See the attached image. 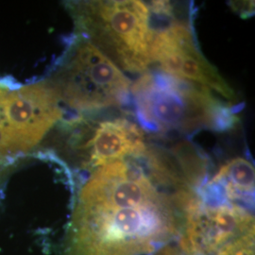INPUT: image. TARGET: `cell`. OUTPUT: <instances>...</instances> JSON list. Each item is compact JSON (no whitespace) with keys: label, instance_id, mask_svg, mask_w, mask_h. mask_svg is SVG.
<instances>
[{"label":"cell","instance_id":"obj_1","mask_svg":"<svg viewBox=\"0 0 255 255\" xmlns=\"http://www.w3.org/2000/svg\"><path fill=\"white\" fill-rule=\"evenodd\" d=\"M166 156L146 146L141 154L93 169L78 195L66 255H147L164 246L195 195Z\"/></svg>","mask_w":255,"mask_h":255},{"label":"cell","instance_id":"obj_2","mask_svg":"<svg viewBox=\"0 0 255 255\" xmlns=\"http://www.w3.org/2000/svg\"><path fill=\"white\" fill-rule=\"evenodd\" d=\"M137 119L150 133L224 131L235 127V111L199 84L148 69L131 84Z\"/></svg>","mask_w":255,"mask_h":255},{"label":"cell","instance_id":"obj_3","mask_svg":"<svg viewBox=\"0 0 255 255\" xmlns=\"http://www.w3.org/2000/svg\"><path fill=\"white\" fill-rule=\"evenodd\" d=\"M69 7L82 38L121 70L143 74L149 69L153 28L146 3L98 0L71 3Z\"/></svg>","mask_w":255,"mask_h":255},{"label":"cell","instance_id":"obj_4","mask_svg":"<svg viewBox=\"0 0 255 255\" xmlns=\"http://www.w3.org/2000/svg\"><path fill=\"white\" fill-rule=\"evenodd\" d=\"M131 84L119 67L82 37L74 44L52 82L61 101L81 112L127 104Z\"/></svg>","mask_w":255,"mask_h":255},{"label":"cell","instance_id":"obj_5","mask_svg":"<svg viewBox=\"0 0 255 255\" xmlns=\"http://www.w3.org/2000/svg\"><path fill=\"white\" fill-rule=\"evenodd\" d=\"M163 11L165 25L152 27V64H158L162 72L171 77L199 84L236 102L234 89L201 53L191 27L173 18V10L166 1H163Z\"/></svg>","mask_w":255,"mask_h":255},{"label":"cell","instance_id":"obj_6","mask_svg":"<svg viewBox=\"0 0 255 255\" xmlns=\"http://www.w3.org/2000/svg\"><path fill=\"white\" fill-rule=\"evenodd\" d=\"M61 99L50 82L15 90L3 87L0 116L19 153L36 146L63 117Z\"/></svg>","mask_w":255,"mask_h":255},{"label":"cell","instance_id":"obj_7","mask_svg":"<svg viewBox=\"0 0 255 255\" xmlns=\"http://www.w3.org/2000/svg\"><path fill=\"white\" fill-rule=\"evenodd\" d=\"M254 230L255 218L240 205L206 206L198 199L186 213L182 245L189 255H211Z\"/></svg>","mask_w":255,"mask_h":255},{"label":"cell","instance_id":"obj_8","mask_svg":"<svg viewBox=\"0 0 255 255\" xmlns=\"http://www.w3.org/2000/svg\"><path fill=\"white\" fill-rule=\"evenodd\" d=\"M81 122L84 128L74 136V146L85 155V166L91 169L146 150L145 131L128 118Z\"/></svg>","mask_w":255,"mask_h":255},{"label":"cell","instance_id":"obj_9","mask_svg":"<svg viewBox=\"0 0 255 255\" xmlns=\"http://www.w3.org/2000/svg\"><path fill=\"white\" fill-rule=\"evenodd\" d=\"M255 165L242 157L232 159L223 164L215 176L213 183L223 190L230 202L254 200Z\"/></svg>","mask_w":255,"mask_h":255},{"label":"cell","instance_id":"obj_10","mask_svg":"<svg viewBox=\"0 0 255 255\" xmlns=\"http://www.w3.org/2000/svg\"><path fill=\"white\" fill-rule=\"evenodd\" d=\"M219 255H255V230L222 247Z\"/></svg>","mask_w":255,"mask_h":255},{"label":"cell","instance_id":"obj_11","mask_svg":"<svg viewBox=\"0 0 255 255\" xmlns=\"http://www.w3.org/2000/svg\"><path fill=\"white\" fill-rule=\"evenodd\" d=\"M157 255H177L173 250L169 249V250H164L161 254H158Z\"/></svg>","mask_w":255,"mask_h":255}]
</instances>
